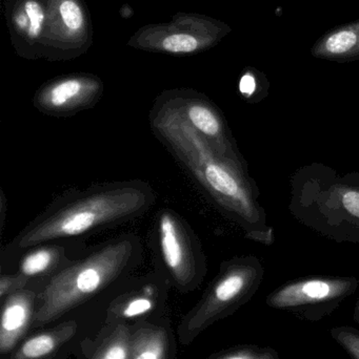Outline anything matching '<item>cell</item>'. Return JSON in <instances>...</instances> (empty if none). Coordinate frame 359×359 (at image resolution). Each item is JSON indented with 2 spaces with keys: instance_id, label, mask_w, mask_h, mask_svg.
I'll return each instance as SVG.
<instances>
[{
  "instance_id": "cell-4",
  "label": "cell",
  "mask_w": 359,
  "mask_h": 359,
  "mask_svg": "<svg viewBox=\"0 0 359 359\" xmlns=\"http://www.w3.org/2000/svg\"><path fill=\"white\" fill-rule=\"evenodd\" d=\"M263 274L261 266L252 257L223 264L202 301L181 322L179 341L189 345L202 331L248 303L259 289Z\"/></svg>"
},
{
  "instance_id": "cell-8",
  "label": "cell",
  "mask_w": 359,
  "mask_h": 359,
  "mask_svg": "<svg viewBox=\"0 0 359 359\" xmlns=\"http://www.w3.org/2000/svg\"><path fill=\"white\" fill-rule=\"evenodd\" d=\"M358 285L354 278H303L276 289L266 303L273 309L292 312L301 320H320L353 294Z\"/></svg>"
},
{
  "instance_id": "cell-1",
  "label": "cell",
  "mask_w": 359,
  "mask_h": 359,
  "mask_svg": "<svg viewBox=\"0 0 359 359\" xmlns=\"http://www.w3.org/2000/svg\"><path fill=\"white\" fill-rule=\"evenodd\" d=\"M155 202L153 188L143 180L105 182L57 196L10 243L1 257L14 259L27 249L57 240H86L147 213Z\"/></svg>"
},
{
  "instance_id": "cell-17",
  "label": "cell",
  "mask_w": 359,
  "mask_h": 359,
  "mask_svg": "<svg viewBox=\"0 0 359 359\" xmlns=\"http://www.w3.org/2000/svg\"><path fill=\"white\" fill-rule=\"evenodd\" d=\"M132 334L126 323H115L89 359H129Z\"/></svg>"
},
{
  "instance_id": "cell-11",
  "label": "cell",
  "mask_w": 359,
  "mask_h": 359,
  "mask_svg": "<svg viewBox=\"0 0 359 359\" xmlns=\"http://www.w3.org/2000/svg\"><path fill=\"white\" fill-rule=\"evenodd\" d=\"M11 43L20 58L37 60L46 29V0H1Z\"/></svg>"
},
{
  "instance_id": "cell-18",
  "label": "cell",
  "mask_w": 359,
  "mask_h": 359,
  "mask_svg": "<svg viewBox=\"0 0 359 359\" xmlns=\"http://www.w3.org/2000/svg\"><path fill=\"white\" fill-rule=\"evenodd\" d=\"M209 359H280L278 352L270 347L247 345L238 346L215 354Z\"/></svg>"
},
{
  "instance_id": "cell-6",
  "label": "cell",
  "mask_w": 359,
  "mask_h": 359,
  "mask_svg": "<svg viewBox=\"0 0 359 359\" xmlns=\"http://www.w3.org/2000/svg\"><path fill=\"white\" fill-rule=\"evenodd\" d=\"M231 29L227 23L198 13H177L169 22L137 29L126 46L135 50L173 56H192L216 46Z\"/></svg>"
},
{
  "instance_id": "cell-21",
  "label": "cell",
  "mask_w": 359,
  "mask_h": 359,
  "mask_svg": "<svg viewBox=\"0 0 359 359\" xmlns=\"http://www.w3.org/2000/svg\"><path fill=\"white\" fill-rule=\"evenodd\" d=\"M337 196L346 212L349 213L350 217L359 219V190L339 188Z\"/></svg>"
},
{
  "instance_id": "cell-9",
  "label": "cell",
  "mask_w": 359,
  "mask_h": 359,
  "mask_svg": "<svg viewBox=\"0 0 359 359\" xmlns=\"http://www.w3.org/2000/svg\"><path fill=\"white\" fill-rule=\"evenodd\" d=\"M105 93L100 77L91 73H71L44 82L33 97L40 114L67 118L96 107Z\"/></svg>"
},
{
  "instance_id": "cell-12",
  "label": "cell",
  "mask_w": 359,
  "mask_h": 359,
  "mask_svg": "<svg viewBox=\"0 0 359 359\" xmlns=\"http://www.w3.org/2000/svg\"><path fill=\"white\" fill-rule=\"evenodd\" d=\"M86 240H57L27 249L17 257V271L27 282L44 285L88 251Z\"/></svg>"
},
{
  "instance_id": "cell-24",
  "label": "cell",
  "mask_w": 359,
  "mask_h": 359,
  "mask_svg": "<svg viewBox=\"0 0 359 359\" xmlns=\"http://www.w3.org/2000/svg\"><path fill=\"white\" fill-rule=\"evenodd\" d=\"M44 359H48V358H44Z\"/></svg>"
},
{
  "instance_id": "cell-23",
  "label": "cell",
  "mask_w": 359,
  "mask_h": 359,
  "mask_svg": "<svg viewBox=\"0 0 359 359\" xmlns=\"http://www.w3.org/2000/svg\"><path fill=\"white\" fill-rule=\"evenodd\" d=\"M353 320L354 322L359 324V299L358 304H356L355 309H354Z\"/></svg>"
},
{
  "instance_id": "cell-13",
  "label": "cell",
  "mask_w": 359,
  "mask_h": 359,
  "mask_svg": "<svg viewBox=\"0 0 359 359\" xmlns=\"http://www.w3.org/2000/svg\"><path fill=\"white\" fill-rule=\"evenodd\" d=\"M38 294L39 293L27 287L12 293L4 299L0 322L1 354L12 351L19 341L25 337L35 316Z\"/></svg>"
},
{
  "instance_id": "cell-15",
  "label": "cell",
  "mask_w": 359,
  "mask_h": 359,
  "mask_svg": "<svg viewBox=\"0 0 359 359\" xmlns=\"http://www.w3.org/2000/svg\"><path fill=\"white\" fill-rule=\"evenodd\" d=\"M313 55L330 60L359 58V22L331 32L314 46Z\"/></svg>"
},
{
  "instance_id": "cell-10",
  "label": "cell",
  "mask_w": 359,
  "mask_h": 359,
  "mask_svg": "<svg viewBox=\"0 0 359 359\" xmlns=\"http://www.w3.org/2000/svg\"><path fill=\"white\" fill-rule=\"evenodd\" d=\"M159 96L221 156L242 165L221 111L206 95L193 88H173L164 90Z\"/></svg>"
},
{
  "instance_id": "cell-5",
  "label": "cell",
  "mask_w": 359,
  "mask_h": 359,
  "mask_svg": "<svg viewBox=\"0 0 359 359\" xmlns=\"http://www.w3.org/2000/svg\"><path fill=\"white\" fill-rule=\"evenodd\" d=\"M150 243L164 280L183 292L200 286L206 276V257L195 232L178 212L158 211Z\"/></svg>"
},
{
  "instance_id": "cell-19",
  "label": "cell",
  "mask_w": 359,
  "mask_h": 359,
  "mask_svg": "<svg viewBox=\"0 0 359 359\" xmlns=\"http://www.w3.org/2000/svg\"><path fill=\"white\" fill-rule=\"evenodd\" d=\"M331 337L352 359H359V330L352 327H337L330 331Z\"/></svg>"
},
{
  "instance_id": "cell-20",
  "label": "cell",
  "mask_w": 359,
  "mask_h": 359,
  "mask_svg": "<svg viewBox=\"0 0 359 359\" xmlns=\"http://www.w3.org/2000/svg\"><path fill=\"white\" fill-rule=\"evenodd\" d=\"M30 286V283L18 273L6 274L2 273L0 276V299L4 301L6 297L27 288Z\"/></svg>"
},
{
  "instance_id": "cell-14",
  "label": "cell",
  "mask_w": 359,
  "mask_h": 359,
  "mask_svg": "<svg viewBox=\"0 0 359 359\" xmlns=\"http://www.w3.org/2000/svg\"><path fill=\"white\" fill-rule=\"evenodd\" d=\"M77 324L65 322L55 328L38 333L20 346L12 359H44L56 352L75 334Z\"/></svg>"
},
{
  "instance_id": "cell-3",
  "label": "cell",
  "mask_w": 359,
  "mask_h": 359,
  "mask_svg": "<svg viewBox=\"0 0 359 359\" xmlns=\"http://www.w3.org/2000/svg\"><path fill=\"white\" fill-rule=\"evenodd\" d=\"M143 255L141 238L133 233L90 246L81 257L42 285L34 326L55 322L111 288L141 263Z\"/></svg>"
},
{
  "instance_id": "cell-7",
  "label": "cell",
  "mask_w": 359,
  "mask_h": 359,
  "mask_svg": "<svg viewBox=\"0 0 359 359\" xmlns=\"http://www.w3.org/2000/svg\"><path fill=\"white\" fill-rule=\"evenodd\" d=\"M46 29L40 59L73 60L86 54L94 40L92 17L84 0H46Z\"/></svg>"
},
{
  "instance_id": "cell-16",
  "label": "cell",
  "mask_w": 359,
  "mask_h": 359,
  "mask_svg": "<svg viewBox=\"0 0 359 359\" xmlns=\"http://www.w3.org/2000/svg\"><path fill=\"white\" fill-rule=\"evenodd\" d=\"M170 341L162 327L145 324L132 334L129 359H169Z\"/></svg>"
},
{
  "instance_id": "cell-2",
  "label": "cell",
  "mask_w": 359,
  "mask_h": 359,
  "mask_svg": "<svg viewBox=\"0 0 359 359\" xmlns=\"http://www.w3.org/2000/svg\"><path fill=\"white\" fill-rule=\"evenodd\" d=\"M149 122L156 139L217 206L244 227L261 223V210L244 165L221 156L159 95Z\"/></svg>"
},
{
  "instance_id": "cell-22",
  "label": "cell",
  "mask_w": 359,
  "mask_h": 359,
  "mask_svg": "<svg viewBox=\"0 0 359 359\" xmlns=\"http://www.w3.org/2000/svg\"><path fill=\"white\" fill-rule=\"evenodd\" d=\"M256 78L250 72H247L240 78V92L246 98H250L256 92Z\"/></svg>"
}]
</instances>
